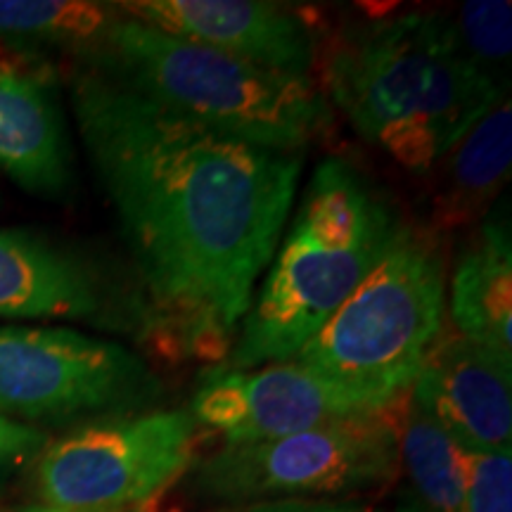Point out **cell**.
<instances>
[{"label": "cell", "instance_id": "cell-21", "mask_svg": "<svg viewBox=\"0 0 512 512\" xmlns=\"http://www.w3.org/2000/svg\"><path fill=\"white\" fill-rule=\"evenodd\" d=\"M211 512H373L358 505L337 501H309V498H290V501H259L240 505H219Z\"/></svg>", "mask_w": 512, "mask_h": 512}, {"label": "cell", "instance_id": "cell-22", "mask_svg": "<svg viewBox=\"0 0 512 512\" xmlns=\"http://www.w3.org/2000/svg\"><path fill=\"white\" fill-rule=\"evenodd\" d=\"M396 512H432V510L422 508V505L418 503V505H403V508H399Z\"/></svg>", "mask_w": 512, "mask_h": 512}, {"label": "cell", "instance_id": "cell-12", "mask_svg": "<svg viewBox=\"0 0 512 512\" xmlns=\"http://www.w3.org/2000/svg\"><path fill=\"white\" fill-rule=\"evenodd\" d=\"M50 69L24 50L0 48V171L34 195L60 197L72 185V147Z\"/></svg>", "mask_w": 512, "mask_h": 512}, {"label": "cell", "instance_id": "cell-5", "mask_svg": "<svg viewBox=\"0 0 512 512\" xmlns=\"http://www.w3.org/2000/svg\"><path fill=\"white\" fill-rule=\"evenodd\" d=\"M446 275L437 235L403 223L382 261L292 358L370 413L411 392L444 328Z\"/></svg>", "mask_w": 512, "mask_h": 512}, {"label": "cell", "instance_id": "cell-19", "mask_svg": "<svg viewBox=\"0 0 512 512\" xmlns=\"http://www.w3.org/2000/svg\"><path fill=\"white\" fill-rule=\"evenodd\" d=\"M512 453L465 451V512H512Z\"/></svg>", "mask_w": 512, "mask_h": 512}, {"label": "cell", "instance_id": "cell-17", "mask_svg": "<svg viewBox=\"0 0 512 512\" xmlns=\"http://www.w3.org/2000/svg\"><path fill=\"white\" fill-rule=\"evenodd\" d=\"M399 463L406 467L422 508L465 512V448L411 399V392L399 418Z\"/></svg>", "mask_w": 512, "mask_h": 512}, {"label": "cell", "instance_id": "cell-2", "mask_svg": "<svg viewBox=\"0 0 512 512\" xmlns=\"http://www.w3.org/2000/svg\"><path fill=\"white\" fill-rule=\"evenodd\" d=\"M325 100L413 174H430L508 88L465 53L444 12L344 29L323 57Z\"/></svg>", "mask_w": 512, "mask_h": 512}, {"label": "cell", "instance_id": "cell-7", "mask_svg": "<svg viewBox=\"0 0 512 512\" xmlns=\"http://www.w3.org/2000/svg\"><path fill=\"white\" fill-rule=\"evenodd\" d=\"M195 439L190 411L107 415L48 441L36 496L50 510L140 512L190 470Z\"/></svg>", "mask_w": 512, "mask_h": 512}, {"label": "cell", "instance_id": "cell-23", "mask_svg": "<svg viewBox=\"0 0 512 512\" xmlns=\"http://www.w3.org/2000/svg\"><path fill=\"white\" fill-rule=\"evenodd\" d=\"M29 512H64V510H50V508H34V510H29Z\"/></svg>", "mask_w": 512, "mask_h": 512}, {"label": "cell", "instance_id": "cell-6", "mask_svg": "<svg viewBox=\"0 0 512 512\" xmlns=\"http://www.w3.org/2000/svg\"><path fill=\"white\" fill-rule=\"evenodd\" d=\"M389 411L339 420L285 437L223 444L190 467L192 494L219 505L330 501L387 486L399 470V418Z\"/></svg>", "mask_w": 512, "mask_h": 512}, {"label": "cell", "instance_id": "cell-3", "mask_svg": "<svg viewBox=\"0 0 512 512\" xmlns=\"http://www.w3.org/2000/svg\"><path fill=\"white\" fill-rule=\"evenodd\" d=\"M401 226L366 174L347 159H323L221 366L292 361L380 264Z\"/></svg>", "mask_w": 512, "mask_h": 512}, {"label": "cell", "instance_id": "cell-15", "mask_svg": "<svg viewBox=\"0 0 512 512\" xmlns=\"http://www.w3.org/2000/svg\"><path fill=\"white\" fill-rule=\"evenodd\" d=\"M437 166H441V185L432 204V233H448L482 219L510 178V100H498Z\"/></svg>", "mask_w": 512, "mask_h": 512}, {"label": "cell", "instance_id": "cell-14", "mask_svg": "<svg viewBox=\"0 0 512 512\" xmlns=\"http://www.w3.org/2000/svg\"><path fill=\"white\" fill-rule=\"evenodd\" d=\"M448 311L458 335L512 363V238L501 207L460 254Z\"/></svg>", "mask_w": 512, "mask_h": 512}, {"label": "cell", "instance_id": "cell-8", "mask_svg": "<svg viewBox=\"0 0 512 512\" xmlns=\"http://www.w3.org/2000/svg\"><path fill=\"white\" fill-rule=\"evenodd\" d=\"M162 382L133 351L69 328L0 325V415L64 422L124 415L157 401Z\"/></svg>", "mask_w": 512, "mask_h": 512}, {"label": "cell", "instance_id": "cell-9", "mask_svg": "<svg viewBox=\"0 0 512 512\" xmlns=\"http://www.w3.org/2000/svg\"><path fill=\"white\" fill-rule=\"evenodd\" d=\"M190 415L197 425L221 432L223 444H245L377 413L320 382L299 363L285 361L254 370L207 368Z\"/></svg>", "mask_w": 512, "mask_h": 512}, {"label": "cell", "instance_id": "cell-16", "mask_svg": "<svg viewBox=\"0 0 512 512\" xmlns=\"http://www.w3.org/2000/svg\"><path fill=\"white\" fill-rule=\"evenodd\" d=\"M121 19L114 3L91 0H0V43L31 53L48 46L91 60Z\"/></svg>", "mask_w": 512, "mask_h": 512}, {"label": "cell", "instance_id": "cell-4", "mask_svg": "<svg viewBox=\"0 0 512 512\" xmlns=\"http://www.w3.org/2000/svg\"><path fill=\"white\" fill-rule=\"evenodd\" d=\"M166 110L283 152L328 133L332 107L309 76L273 72L126 17L86 62Z\"/></svg>", "mask_w": 512, "mask_h": 512}, {"label": "cell", "instance_id": "cell-18", "mask_svg": "<svg viewBox=\"0 0 512 512\" xmlns=\"http://www.w3.org/2000/svg\"><path fill=\"white\" fill-rule=\"evenodd\" d=\"M453 27L465 53L496 83L508 88L512 53V10L508 0H470L460 5Z\"/></svg>", "mask_w": 512, "mask_h": 512}, {"label": "cell", "instance_id": "cell-20", "mask_svg": "<svg viewBox=\"0 0 512 512\" xmlns=\"http://www.w3.org/2000/svg\"><path fill=\"white\" fill-rule=\"evenodd\" d=\"M48 441V434L38 427L0 415V479L36 463Z\"/></svg>", "mask_w": 512, "mask_h": 512}, {"label": "cell", "instance_id": "cell-11", "mask_svg": "<svg viewBox=\"0 0 512 512\" xmlns=\"http://www.w3.org/2000/svg\"><path fill=\"white\" fill-rule=\"evenodd\" d=\"M411 399L465 451L512 453V363L456 330L441 328Z\"/></svg>", "mask_w": 512, "mask_h": 512}, {"label": "cell", "instance_id": "cell-1", "mask_svg": "<svg viewBox=\"0 0 512 512\" xmlns=\"http://www.w3.org/2000/svg\"><path fill=\"white\" fill-rule=\"evenodd\" d=\"M72 110L138 275L195 349L228 356L290 221L304 152L226 136L83 64Z\"/></svg>", "mask_w": 512, "mask_h": 512}, {"label": "cell", "instance_id": "cell-10", "mask_svg": "<svg viewBox=\"0 0 512 512\" xmlns=\"http://www.w3.org/2000/svg\"><path fill=\"white\" fill-rule=\"evenodd\" d=\"M119 12L166 34L219 50L235 60L309 76L316 31L302 12L261 0H126Z\"/></svg>", "mask_w": 512, "mask_h": 512}, {"label": "cell", "instance_id": "cell-13", "mask_svg": "<svg viewBox=\"0 0 512 512\" xmlns=\"http://www.w3.org/2000/svg\"><path fill=\"white\" fill-rule=\"evenodd\" d=\"M105 290L86 261L27 230L0 228V318L88 320Z\"/></svg>", "mask_w": 512, "mask_h": 512}]
</instances>
